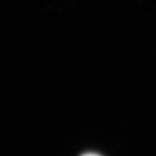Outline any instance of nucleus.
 Here are the masks:
<instances>
[{"label": "nucleus", "mask_w": 156, "mask_h": 156, "mask_svg": "<svg viewBox=\"0 0 156 156\" xmlns=\"http://www.w3.org/2000/svg\"><path fill=\"white\" fill-rule=\"evenodd\" d=\"M82 156H100V155L95 154V153H86V154H83Z\"/></svg>", "instance_id": "f257e3e1"}]
</instances>
